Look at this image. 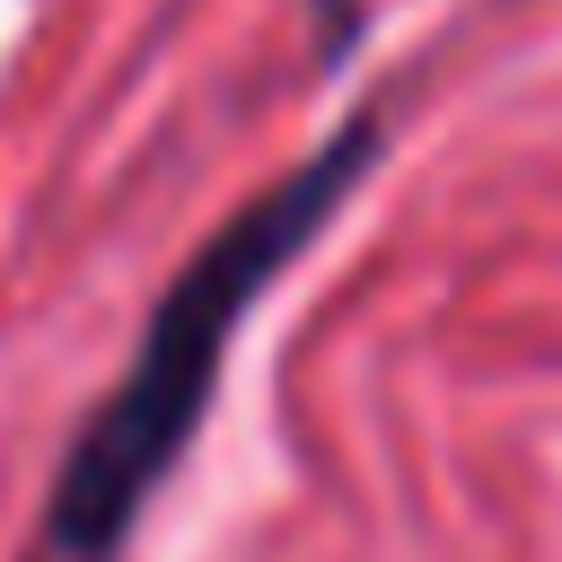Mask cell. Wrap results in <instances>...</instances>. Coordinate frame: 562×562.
I'll list each match as a JSON object with an SVG mask.
<instances>
[{
  "label": "cell",
  "instance_id": "obj_1",
  "mask_svg": "<svg viewBox=\"0 0 562 562\" xmlns=\"http://www.w3.org/2000/svg\"><path fill=\"white\" fill-rule=\"evenodd\" d=\"M378 149H386V114L360 105L290 176H272L255 202H237L176 263V281L158 290V307H149V325H140L114 395L79 422V439L61 457L26 562H114L123 553V536L140 527V509L158 501V483L193 448V430H202V413L220 395V369H228L237 325L334 228V211L360 193V176L378 167Z\"/></svg>",
  "mask_w": 562,
  "mask_h": 562
}]
</instances>
